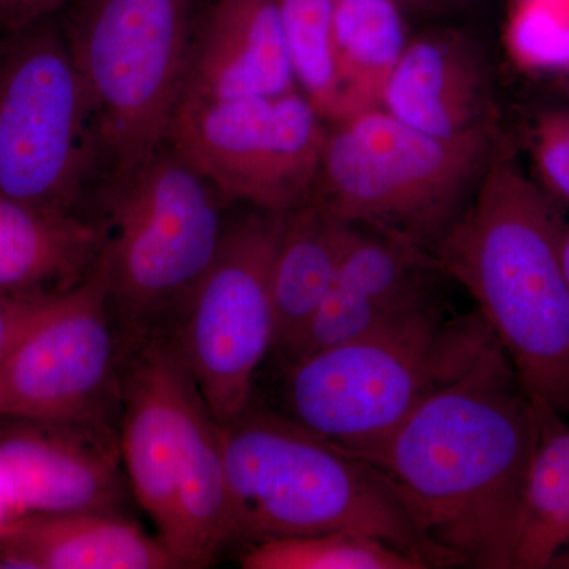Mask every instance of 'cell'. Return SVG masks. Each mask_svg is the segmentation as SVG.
Wrapping results in <instances>:
<instances>
[{"label":"cell","mask_w":569,"mask_h":569,"mask_svg":"<svg viewBox=\"0 0 569 569\" xmlns=\"http://www.w3.org/2000/svg\"><path fill=\"white\" fill-rule=\"evenodd\" d=\"M535 436L533 402L496 340L358 458L387 473L456 567L511 569Z\"/></svg>","instance_id":"obj_1"},{"label":"cell","mask_w":569,"mask_h":569,"mask_svg":"<svg viewBox=\"0 0 569 569\" xmlns=\"http://www.w3.org/2000/svg\"><path fill=\"white\" fill-rule=\"evenodd\" d=\"M563 230L548 194L497 152L432 254L441 272L475 299L526 395L569 417Z\"/></svg>","instance_id":"obj_2"},{"label":"cell","mask_w":569,"mask_h":569,"mask_svg":"<svg viewBox=\"0 0 569 569\" xmlns=\"http://www.w3.org/2000/svg\"><path fill=\"white\" fill-rule=\"evenodd\" d=\"M220 427L234 545L355 531L417 553L430 568L456 567L369 460L253 402Z\"/></svg>","instance_id":"obj_3"},{"label":"cell","mask_w":569,"mask_h":569,"mask_svg":"<svg viewBox=\"0 0 569 569\" xmlns=\"http://www.w3.org/2000/svg\"><path fill=\"white\" fill-rule=\"evenodd\" d=\"M119 445L130 489L186 568L234 542L222 427L171 339L126 351Z\"/></svg>","instance_id":"obj_4"},{"label":"cell","mask_w":569,"mask_h":569,"mask_svg":"<svg viewBox=\"0 0 569 569\" xmlns=\"http://www.w3.org/2000/svg\"><path fill=\"white\" fill-rule=\"evenodd\" d=\"M496 340L478 310L451 316L437 299L282 366L280 413L362 456Z\"/></svg>","instance_id":"obj_5"},{"label":"cell","mask_w":569,"mask_h":569,"mask_svg":"<svg viewBox=\"0 0 569 569\" xmlns=\"http://www.w3.org/2000/svg\"><path fill=\"white\" fill-rule=\"evenodd\" d=\"M223 204L170 144L103 187L97 268L123 350L173 337L222 244Z\"/></svg>","instance_id":"obj_6"},{"label":"cell","mask_w":569,"mask_h":569,"mask_svg":"<svg viewBox=\"0 0 569 569\" xmlns=\"http://www.w3.org/2000/svg\"><path fill=\"white\" fill-rule=\"evenodd\" d=\"M490 129L440 138L376 108L329 126L312 200L337 219L432 253L496 156Z\"/></svg>","instance_id":"obj_7"},{"label":"cell","mask_w":569,"mask_h":569,"mask_svg":"<svg viewBox=\"0 0 569 569\" xmlns=\"http://www.w3.org/2000/svg\"><path fill=\"white\" fill-rule=\"evenodd\" d=\"M203 3L74 0L67 7L62 29L96 112L107 183L168 144Z\"/></svg>","instance_id":"obj_8"},{"label":"cell","mask_w":569,"mask_h":569,"mask_svg":"<svg viewBox=\"0 0 569 569\" xmlns=\"http://www.w3.org/2000/svg\"><path fill=\"white\" fill-rule=\"evenodd\" d=\"M100 174L96 112L61 18L0 37V194L82 212Z\"/></svg>","instance_id":"obj_9"},{"label":"cell","mask_w":569,"mask_h":569,"mask_svg":"<svg viewBox=\"0 0 569 569\" xmlns=\"http://www.w3.org/2000/svg\"><path fill=\"white\" fill-rule=\"evenodd\" d=\"M329 126L301 91L181 100L168 144L224 203L288 213L312 200Z\"/></svg>","instance_id":"obj_10"},{"label":"cell","mask_w":569,"mask_h":569,"mask_svg":"<svg viewBox=\"0 0 569 569\" xmlns=\"http://www.w3.org/2000/svg\"><path fill=\"white\" fill-rule=\"evenodd\" d=\"M288 213L254 209L227 224L171 337L219 425L253 402L254 377L272 351V266Z\"/></svg>","instance_id":"obj_11"},{"label":"cell","mask_w":569,"mask_h":569,"mask_svg":"<svg viewBox=\"0 0 569 569\" xmlns=\"http://www.w3.org/2000/svg\"><path fill=\"white\" fill-rule=\"evenodd\" d=\"M126 350L99 268L67 291L0 361V419L119 430Z\"/></svg>","instance_id":"obj_12"},{"label":"cell","mask_w":569,"mask_h":569,"mask_svg":"<svg viewBox=\"0 0 569 569\" xmlns=\"http://www.w3.org/2000/svg\"><path fill=\"white\" fill-rule=\"evenodd\" d=\"M6 421L10 426L0 430V497L18 516L123 511L133 497L118 429Z\"/></svg>","instance_id":"obj_13"},{"label":"cell","mask_w":569,"mask_h":569,"mask_svg":"<svg viewBox=\"0 0 569 569\" xmlns=\"http://www.w3.org/2000/svg\"><path fill=\"white\" fill-rule=\"evenodd\" d=\"M438 276L445 274L429 250L358 227L331 293L282 366L437 301Z\"/></svg>","instance_id":"obj_14"},{"label":"cell","mask_w":569,"mask_h":569,"mask_svg":"<svg viewBox=\"0 0 569 569\" xmlns=\"http://www.w3.org/2000/svg\"><path fill=\"white\" fill-rule=\"evenodd\" d=\"M380 108L433 137L490 129L492 84L481 48L456 29H436L408 41Z\"/></svg>","instance_id":"obj_15"},{"label":"cell","mask_w":569,"mask_h":569,"mask_svg":"<svg viewBox=\"0 0 569 569\" xmlns=\"http://www.w3.org/2000/svg\"><path fill=\"white\" fill-rule=\"evenodd\" d=\"M299 91L276 0H211L182 99L233 100Z\"/></svg>","instance_id":"obj_16"},{"label":"cell","mask_w":569,"mask_h":569,"mask_svg":"<svg viewBox=\"0 0 569 569\" xmlns=\"http://www.w3.org/2000/svg\"><path fill=\"white\" fill-rule=\"evenodd\" d=\"M0 568L182 569L159 537L122 511L24 515L0 533Z\"/></svg>","instance_id":"obj_17"},{"label":"cell","mask_w":569,"mask_h":569,"mask_svg":"<svg viewBox=\"0 0 569 569\" xmlns=\"http://www.w3.org/2000/svg\"><path fill=\"white\" fill-rule=\"evenodd\" d=\"M99 224L88 213L62 211L0 194V295H61L96 272Z\"/></svg>","instance_id":"obj_18"},{"label":"cell","mask_w":569,"mask_h":569,"mask_svg":"<svg viewBox=\"0 0 569 569\" xmlns=\"http://www.w3.org/2000/svg\"><path fill=\"white\" fill-rule=\"evenodd\" d=\"M358 227L337 219L316 201L288 213L272 266L274 343L271 355L288 361L335 287Z\"/></svg>","instance_id":"obj_19"},{"label":"cell","mask_w":569,"mask_h":569,"mask_svg":"<svg viewBox=\"0 0 569 569\" xmlns=\"http://www.w3.org/2000/svg\"><path fill=\"white\" fill-rule=\"evenodd\" d=\"M512 546L511 569H569V425L542 399Z\"/></svg>","instance_id":"obj_20"},{"label":"cell","mask_w":569,"mask_h":569,"mask_svg":"<svg viewBox=\"0 0 569 569\" xmlns=\"http://www.w3.org/2000/svg\"><path fill=\"white\" fill-rule=\"evenodd\" d=\"M408 41L403 9L395 0H336V62L346 119L380 108Z\"/></svg>","instance_id":"obj_21"},{"label":"cell","mask_w":569,"mask_h":569,"mask_svg":"<svg viewBox=\"0 0 569 569\" xmlns=\"http://www.w3.org/2000/svg\"><path fill=\"white\" fill-rule=\"evenodd\" d=\"M296 84L328 126L346 119L335 47L336 0H276Z\"/></svg>","instance_id":"obj_22"},{"label":"cell","mask_w":569,"mask_h":569,"mask_svg":"<svg viewBox=\"0 0 569 569\" xmlns=\"http://www.w3.org/2000/svg\"><path fill=\"white\" fill-rule=\"evenodd\" d=\"M244 569H429L417 553L355 531L264 539L247 546Z\"/></svg>","instance_id":"obj_23"},{"label":"cell","mask_w":569,"mask_h":569,"mask_svg":"<svg viewBox=\"0 0 569 569\" xmlns=\"http://www.w3.org/2000/svg\"><path fill=\"white\" fill-rule=\"evenodd\" d=\"M508 41L520 66L569 69V0H518Z\"/></svg>","instance_id":"obj_24"},{"label":"cell","mask_w":569,"mask_h":569,"mask_svg":"<svg viewBox=\"0 0 569 569\" xmlns=\"http://www.w3.org/2000/svg\"><path fill=\"white\" fill-rule=\"evenodd\" d=\"M533 152L549 189L569 204V111L548 112L539 119Z\"/></svg>","instance_id":"obj_25"},{"label":"cell","mask_w":569,"mask_h":569,"mask_svg":"<svg viewBox=\"0 0 569 569\" xmlns=\"http://www.w3.org/2000/svg\"><path fill=\"white\" fill-rule=\"evenodd\" d=\"M61 295H0V361Z\"/></svg>","instance_id":"obj_26"},{"label":"cell","mask_w":569,"mask_h":569,"mask_svg":"<svg viewBox=\"0 0 569 569\" xmlns=\"http://www.w3.org/2000/svg\"><path fill=\"white\" fill-rule=\"evenodd\" d=\"M74 0H14L10 32L61 13Z\"/></svg>","instance_id":"obj_27"},{"label":"cell","mask_w":569,"mask_h":569,"mask_svg":"<svg viewBox=\"0 0 569 569\" xmlns=\"http://www.w3.org/2000/svg\"><path fill=\"white\" fill-rule=\"evenodd\" d=\"M14 0H0V37L10 32L13 18Z\"/></svg>","instance_id":"obj_28"},{"label":"cell","mask_w":569,"mask_h":569,"mask_svg":"<svg viewBox=\"0 0 569 569\" xmlns=\"http://www.w3.org/2000/svg\"><path fill=\"white\" fill-rule=\"evenodd\" d=\"M17 518H20V516H18L17 512L6 503V500H3L2 497H0V533H2V530L9 526L11 520Z\"/></svg>","instance_id":"obj_29"},{"label":"cell","mask_w":569,"mask_h":569,"mask_svg":"<svg viewBox=\"0 0 569 569\" xmlns=\"http://www.w3.org/2000/svg\"><path fill=\"white\" fill-rule=\"evenodd\" d=\"M561 261H563L565 274L569 283V224H565L563 236H561Z\"/></svg>","instance_id":"obj_30"},{"label":"cell","mask_w":569,"mask_h":569,"mask_svg":"<svg viewBox=\"0 0 569 569\" xmlns=\"http://www.w3.org/2000/svg\"><path fill=\"white\" fill-rule=\"evenodd\" d=\"M396 3H399L403 10L413 9V10H425L429 9L432 3H436V0H395Z\"/></svg>","instance_id":"obj_31"},{"label":"cell","mask_w":569,"mask_h":569,"mask_svg":"<svg viewBox=\"0 0 569 569\" xmlns=\"http://www.w3.org/2000/svg\"><path fill=\"white\" fill-rule=\"evenodd\" d=\"M437 3H445V6L452 7V9H463V7H468V3L471 2V0H436Z\"/></svg>","instance_id":"obj_32"}]
</instances>
